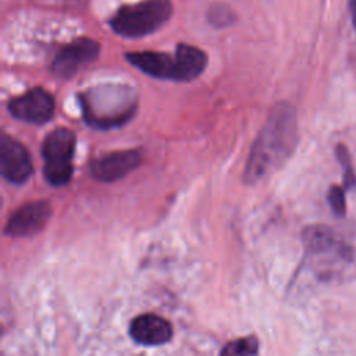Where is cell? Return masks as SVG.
Wrapping results in <instances>:
<instances>
[{
  "label": "cell",
  "mask_w": 356,
  "mask_h": 356,
  "mask_svg": "<svg viewBox=\"0 0 356 356\" xmlns=\"http://www.w3.org/2000/svg\"><path fill=\"white\" fill-rule=\"evenodd\" d=\"M88 125L96 129H111L129 121L136 110V95L127 85H100L79 95Z\"/></svg>",
  "instance_id": "obj_2"
},
{
  "label": "cell",
  "mask_w": 356,
  "mask_h": 356,
  "mask_svg": "<svg viewBox=\"0 0 356 356\" xmlns=\"http://www.w3.org/2000/svg\"><path fill=\"white\" fill-rule=\"evenodd\" d=\"M100 51L96 40L79 38L64 46L51 63V72L60 78H71L81 68L93 63Z\"/></svg>",
  "instance_id": "obj_7"
},
{
  "label": "cell",
  "mask_w": 356,
  "mask_h": 356,
  "mask_svg": "<svg viewBox=\"0 0 356 356\" xmlns=\"http://www.w3.org/2000/svg\"><path fill=\"white\" fill-rule=\"evenodd\" d=\"M10 114L24 122L43 124L54 114L53 96L42 89L33 88L8 102Z\"/></svg>",
  "instance_id": "obj_8"
},
{
  "label": "cell",
  "mask_w": 356,
  "mask_h": 356,
  "mask_svg": "<svg viewBox=\"0 0 356 356\" xmlns=\"http://www.w3.org/2000/svg\"><path fill=\"white\" fill-rule=\"evenodd\" d=\"M327 199H328L330 207L335 216H338V217L346 216V197H345V191L342 186L332 185L328 191Z\"/></svg>",
  "instance_id": "obj_15"
},
{
  "label": "cell",
  "mask_w": 356,
  "mask_h": 356,
  "mask_svg": "<svg viewBox=\"0 0 356 356\" xmlns=\"http://www.w3.org/2000/svg\"><path fill=\"white\" fill-rule=\"evenodd\" d=\"M302 239L307 254L330 256L338 261L352 260V248L337 231L323 224H313L303 229Z\"/></svg>",
  "instance_id": "obj_6"
},
{
  "label": "cell",
  "mask_w": 356,
  "mask_h": 356,
  "mask_svg": "<svg viewBox=\"0 0 356 356\" xmlns=\"http://www.w3.org/2000/svg\"><path fill=\"white\" fill-rule=\"evenodd\" d=\"M348 4H349L350 17H352V25H353V29L356 32V0H348Z\"/></svg>",
  "instance_id": "obj_16"
},
{
  "label": "cell",
  "mask_w": 356,
  "mask_h": 356,
  "mask_svg": "<svg viewBox=\"0 0 356 356\" xmlns=\"http://www.w3.org/2000/svg\"><path fill=\"white\" fill-rule=\"evenodd\" d=\"M142 161V152L138 149L117 150L90 163V175L100 182H114L134 171Z\"/></svg>",
  "instance_id": "obj_11"
},
{
  "label": "cell",
  "mask_w": 356,
  "mask_h": 356,
  "mask_svg": "<svg viewBox=\"0 0 356 356\" xmlns=\"http://www.w3.org/2000/svg\"><path fill=\"white\" fill-rule=\"evenodd\" d=\"M335 156L342 167V175H343V188L353 189L356 188V172L352 164L350 153L348 147L343 143H338L335 147Z\"/></svg>",
  "instance_id": "obj_13"
},
{
  "label": "cell",
  "mask_w": 356,
  "mask_h": 356,
  "mask_svg": "<svg viewBox=\"0 0 356 356\" xmlns=\"http://www.w3.org/2000/svg\"><path fill=\"white\" fill-rule=\"evenodd\" d=\"M51 217V206L46 200L28 202L8 217L4 234L8 236H32L42 231Z\"/></svg>",
  "instance_id": "obj_10"
},
{
  "label": "cell",
  "mask_w": 356,
  "mask_h": 356,
  "mask_svg": "<svg viewBox=\"0 0 356 356\" xmlns=\"http://www.w3.org/2000/svg\"><path fill=\"white\" fill-rule=\"evenodd\" d=\"M296 143V111L288 103H278L271 110L252 147L243 179L248 184H256L271 174L292 154Z\"/></svg>",
  "instance_id": "obj_1"
},
{
  "label": "cell",
  "mask_w": 356,
  "mask_h": 356,
  "mask_svg": "<svg viewBox=\"0 0 356 356\" xmlns=\"http://www.w3.org/2000/svg\"><path fill=\"white\" fill-rule=\"evenodd\" d=\"M127 60L142 72L157 78L186 82L197 78L207 65V56L196 46L179 43L174 54L163 51H134Z\"/></svg>",
  "instance_id": "obj_3"
},
{
  "label": "cell",
  "mask_w": 356,
  "mask_h": 356,
  "mask_svg": "<svg viewBox=\"0 0 356 356\" xmlns=\"http://www.w3.org/2000/svg\"><path fill=\"white\" fill-rule=\"evenodd\" d=\"M170 0H142L122 6L111 18V29L124 38H140L161 28L171 17Z\"/></svg>",
  "instance_id": "obj_4"
},
{
  "label": "cell",
  "mask_w": 356,
  "mask_h": 356,
  "mask_svg": "<svg viewBox=\"0 0 356 356\" xmlns=\"http://www.w3.org/2000/svg\"><path fill=\"white\" fill-rule=\"evenodd\" d=\"M257 352V339L254 337L239 338L228 342L222 349V355H254Z\"/></svg>",
  "instance_id": "obj_14"
},
{
  "label": "cell",
  "mask_w": 356,
  "mask_h": 356,
  "mask_svg": "<svg viewBox=\"0 0 356 356\" xmlns=\"http://www.w3.org/2000/svg\"><path fill=\"white\" fill-rule=\"evenodd\" d=\"M129 334L135 342L146 346H154L163 345L171 339L172 327L165 318L146 313L131 321Z\"/></svg>",
  "instance_id": "obj_12"
},
{
  "label": "cell",
  "mask_w": 356,
  "mask_h": 356,
  "mask_svg": "<svg viewBox=\"0 0 356 356\" xmlns=\"http://www.w3.org/2000/svg\"><path fill=\"white\" fill-rule=\"evenodd\" d=\"M75 135L71 129L58 127L47 134L42 145L44 161L43 175L53 186L67 185L72 175Z\"/></svg>",
  "instance_id": "obj_5"
},
{
  "label": "cell",
  "mask_w": 356,
  "mask_h": 356,
  "mask_svg": "<svg viewBox=\"0 0 356 356\" xmlns=\"http://www.w3.org/2000/svg\"><path fill=\"white\" fill-rule=\"evenodd\" d=\"M33 165L26 147L17 139L3 134L0 138V172L11 184L21 185L32 175Z\"/></svg>",
  "instance_id": "obj_9"
}]
</instances>
